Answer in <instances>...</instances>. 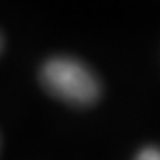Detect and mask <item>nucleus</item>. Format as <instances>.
I'll list each match as a JSON object with an SVG mask.
<instances>
[{
    "instance_id": "obj_1",
    "label": "nucleus",
    "mask_w": 160,
    "mask_h": 160,
    "mask_svg": "<svg viewBox=\"0 0 160 160\" xmlns=\"http://www.w3.org/2000/svg\"><path fill=\"white\" fill-rule=\"evenodd\" d=\"M42 85L48 93L70 104L87 106L98 98V81L93 72L72 58H52L41 70Z\"/></svg>"
},
{
    "instance_id": "obj_2",
    "label": "nucleus",
    "mask_w": 160,
    "mask_h": 160,
    "mask_svg": "<svg viewBox=\"0 0 160 160\" xmlns=\"http://www.w3.org/2000/svg\"><path fill=\"white\" fill-rule=\"evenodd\" d=\"M137 158H141V160H160V151L158 148H143V151L137 154Z\"/></svg>"
}]
</instances>
